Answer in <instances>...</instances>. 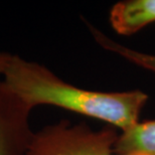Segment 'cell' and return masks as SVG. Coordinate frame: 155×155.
Returning <instances> with one entry per match:
<instances>
[{"label":"cell","mask_w":155,"mask_h":155,"mask_svg":"<svg viewBox=\"0 0 155 155\" xmlns=\"http://www.w3.org/2000/svg\"><path fill=\"white\" fill-rule=\"evenodd\" d=\"M12 57H13V54H11L10 52L0 51V76L4 75L5 71L7 70L12 60Z\"/></svg>","instance_id":"obj_7"},{"label":"cell","mask_w":155,"mask_h":155,"mask_svg":"<svg viewBox=\"0 0 155 155\" xmlns=\"http://www.w3.org/2000/svg\"><path fill=\"white\" fill-rule=\"evenodd\" d=\"M115 155H155V120L139 122L119 133Z\"/></svg>","instance_id":"obj_5"},{"label":"cell","mask_w":155,"mask_h":155,"mask_svg":"<svg viewBox=\"0 0 155 155\" xmlns=\"http://www.w3.org/2000/svg\"><path fill=\"white\" fill-rule=\"evenodd\" d=\"M5 83L33 110L48 105L94 118L120 131L139 123L148 95L141 90L99 92L64 82L36 61L13 54L3 75Z\"/></svg>","instance_id":"obj_1"},{"label":"cell","mask_w":155,"mask_h":155,"mask_svg":"<svg viewBox=\"0 0 155 155\" xmlns=\"http://www.w3.org/2000/svg\"><path fill=\"white\" fill-rule=\"evenodd\" d=\"M32 109L0 79V155H25L35 132L30 128Z\"/></svg>","instance_id":"obj_3"},{"label":"cell","mask_w":155,"mask_h":155,"mask_svg":"<svg viewBox=\"0 0 155 155\" xmlns=\"http://www.w3.org/2000/svg\"><path fill=\"white\" fill-rule=\"evenodd\" d=\"M118 137L115 127L93 129L61 120L35 132L25 155H115Z\"/></svg>","instance_id":"obj_2"},{"label":"cell","mask_w":155,"mask_h":155,"mask_svg":"<svg viewBox=\"0 0 155 155\" xmlns=\"http://www.w3.org/2000/svg\"><path fill=\"white\" fill-rule=\"evenodd\" d=\"M86 24L88 26L90 32H91L93 38L96 40V42L101 48L119 55V57L124 58V60L128 61L129 63L135 64V66L140 67L142 69L155 74V54L139 51L121 45L120 42L109 38L99 28L92 25L91 23L86 21Z\"/></svg>","instance_id":"obj_6"},{"label":"cell","mask_w":155,"mask_h":155,"mask_svg":"<svg viewBox=\"0 0 155 155\" xmlns=\"http://www.w3.org/2000/svg\"><path fill=\"white\" fill-rule=\"evenodd\" d=\"M110 23L119 35H132L155 22V0H124L110 10Z\"/></svg>","instance_id":"obj_4"}]
</instances>
